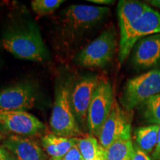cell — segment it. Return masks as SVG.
<instances>
[{"label": "cell", "mask_w": 160, "mask_h": 160, "mask_svg": "<svg viewBox=\"0 0 160 160\" xmlns=\"http://www.w3.org/2000/svg\"><path fill=\"white\" fill-rule=\"evenodd\" d=\"M90 2H93L99 5H113L116 2L112 1V0H88Z\"/></svg>", "instance_id": "d4e9b609"}, {"label": "cell", "mask_w": 160, "mask_h": 160, "mask_svg": "<svg viewBox=\"0 0 160 160\" xmlns=\"http://www.w3.org/2000/svg\"><path fill=\"white\" fill-rule=\"evenodd\" d=\"M73 84L72 80H61L57 85L50 127L53 134L59 137L77 138L82 132L73 114L71 93Z\"/></svg>", "instance_id": "7a4b0ae2"}, {"label": "cell", "mask_w": 160, "mask_h": 160, "mask_svg": "<svg viewBox=\"0 0 160 160\" xmlns=\"http://www.w3.org/2000/svg\"><path fill=\"white\" fill-rule=\"evenodd\" d=\"M62 160H82L81 153L78 149L77 146V142L76 145L73 146V148L68 152L67 154L63 157Z\"/></svg>", "instance_id": "44dd1931"}, {"label": "cell", "mask_w": 160, "mask_h": 160, "mask_svg": "<svg viewBox=\"0 0 160 160\" xmlns=\"http://www.w3.org/2000/svg\"><path fill=\"white\" fill-rule=\"evenodd\" d=\"M2 45L20 59L43 62L50 58L39 28L31 22L9 28L3 33Z\"/></svg>", "instance_id": "6da1fadb"}, {"label": "cell", "mask_w": 160, "mask_h": 160, "mask_svg": "<svg viewBox=\"0 0 160 160\" xmlns=\"http://www.w3.org/2000/svg\"><path fill=\"white\" fill-rule=\"evenodd\" d=\"M134 145V153L132 160H151V158L148 154L139 149L136 145Z\"/></svg>", "instance_id": "7402d4cb"}, {"label": "cell", "mask_w": 160, "mask_h": 160, "mask_svg": "<svg viewBox=\"0 0 160 160\" xmlns=\"http://www.w3.org/2000/svg\"><path fill=\"white\" fill-rule=\"evenodd\" d=\"M159 125H147L138 127L134 131L136 145L147 154L154 151L157 142Z\"/></svg>", "instance_id": "2e32d148"}, {"label": "cell", "mask_w": 160, "mask_h": 160, "mask_svg": "<svg viewBox=\"0 0 160 160\" xmlns=\"http://www.w3.org/2000/svg\"><path fill=\"white\" fill-rule=\"evenodd\" d=\"M1 140H2V136H1V134H0V148H1V147H2V145H1Z\"/></svg>", "instance_id": "4316f807"}, {"label": "cell", "mask_w": 160, "mask_h": 160, "mask_svg": "<svg viewBox=\"0 0 160 160\" xmlns=\"http://www.w3.org/2000/svg\"><path fill=\"white\" fill-rule=\"evenodd\" d=\"M77 146L82 160H103L105 149L93 136L77 138Z\"/></svg>", "instance_id": "e0dca14e"}, {"label": "cell", "mask_w": 160, "mask_h": 160, "mask_svg": "<svg viewBox=\"0 0 160 160\" xmlns=\"http://www.w3.org/2000/svg\"><path fill=\"white\" fill-rule=\"evenodd\" d=\"M104 149L120 140L131 139V116L116 101L97 136Z\"/></svg>", "instance_id": "52a82bcc"}, {"label": "cell", "mask_w": 160, "mask_h": 160, "mask_svg": "<svg viewBox=\"0 0 160 160\" xmlns=\"http://www.w3.org/2000/svg\"><path fill=\"white\" fill-rule=\"evenodd\" d=\"M149 8L145 3L139 1H119L117 11L120 33L125 32L128 28L137 21Z\"/></svg>", "instance_id": "5bb4252c"}, {"label": "cell", "mask_w": 160, "mask_h": 160, "mask_svg": "<svg viewBox=\"0 0 160 160\" xmlns=\"http://www.w3.org/2000/svg\"><path fill=\"white\" fill-rule=\"evenodd\" d=\"M148 2L151 4V5H153V7L160 10V0H151V1H148Z\"/></svg>", "instance_id": "484cf974"}, {"label": "cell", "mask_w": 160, "mask_h": 160, "mask_svg": "<svg viewBox=\"0 0 160 160\" xmlns=\"http://www.w3.org/2000/svg\"><path fill=\"white\" fill-rule=\"evenodd\" d=\"M65 1L62 0H33L31 1V8L39 16L51 14L59 8Z\"/></svg>", "instance_id": "ffe728a7"}, {"label": "cell", "mask_w": 160, "mask_h": 160, "mask_svg": "<svg viewBox=\"0 0 160 160\" xmlns=\"http://www.w3.org/2000/svg\"><path fill=\"white\" fill-rule=\"evenodd\" d=\"M151 160H160V125L158 130L157 145H156L154 151L152 153Z\"/></svg>", "instance_id": "603a6c76"}, {"label": "cell", "mask_w": 160, "mask_h": 160, "mask_svg": "<svg viewBox=\"0 0 160 160\" xmlns=\"http://www.w3.org/2000/svg\"><path fill=\"white\" fill-rule=\"evenodd\" d=\"M131 52V62L135 68L157 69L160 67V33L140 39Z\"/></svg>", "instance_id": "7c38bea8"}, {"label": "cell", "mask_w": 160, "mask_h": 160, "mask_svg": "<svg viewBox=\"0 0 160 160\" xmlns=\"http://www.w3.org/2000/svg\"><path fill=\"white\" fill-rule=\"evenodd\" d=\"M76 142L77 138L59 137L53 133L45 134L41 139L42 146L51 160L62 159Z\"/></svg>", "instance_id": "9a60e30c"}, {"label": "cell", "mask_w": 160, "mask_h": 160, "mask_svg": "<svg viewBox=\"0 0 160 160\" xmlns=\"http://www.w3.org/2000/svg\"><path fill=\"white\" fill-rule=\"evenodd\" d=\"M134 145L131 139L116 142L104 150L103 160H132Z\"/></svg>", "instance_id": "ac0fdd59"}, {"label": "cell", "mask_w": 160, "mask_h": 160, "mask_svg": "<svg viewBox=\"0 0 160 160\" xmlns=\"http://www.w3.org/2000/svg\"><path fill=\"white\" fill-rule=\"evenodd\" d=\"M0 160H18L9 151L5 148H0Z\"/></svg>", "instance_id": "cb8c5ba5"}, {"label": "cell", "mask_w": 160, "mask_h": 160, "mask_svg": "<svg viewBox=\"0 0 160 160\" xmlns=\"http://www.w3.org/2000/svg\"><path fill=\"white\" fill-rule=\"evenodd\" d=\"M99 80L96 76H85L78 80L72 87L71 107L79 126L88 128L89 106Z\"/></svg>", "instance_id": "8fae6325"}, {"label": "cell", "mask_w": 160, "mask_h": 160, "mask_svg": "<svg viewBox=\"0 0 160 160\" xmlns=\"http://www.w3.org/2000/svg\"><path fill=\"white\" fill-rule=\"evenodd\" d=\"M2 147L11 152L18 160H48L43 148L31 137L9 135L3 140Z\"/></svg>", "instance_id": "4fadbf2b"}, {"label": "cell", "mask_w": 160, "mask_h": 160, "mask_svg": "<svg viewBox=\"0 0 160 160\" xmlns=\"http://www.w3.org/2000/svg\"><path fill=\"white\" fill-rule=\"evenodd\" d=\"M160 93V69H153L129 79L121 97L123 107L128 111Z\"/></svg>", "instance_id": "3957f363"}, {"label": "cell", "mask_w": 160, "mask_h": 160, "mask_svg": "<svg viewBox=\"0 0 160 160\" xmlns=\"http://www.w3.org/2000/svg\"><path fill=\"white\" fill-rule=\"evenodd\" d=\"M116 100L111 83L99 80L90 104L88 113V129L91 136L97 137L102 126L108 117Z\"/></svg>", "instance_id": "8992f818"}, {"label": "cell", "mask_w": 160, "mask_h": 160, "mask_svg": "<svg viewBox=\"0 0 160 160\" xmlns=\"http://www.w3.org/2000/svg\"><path fill=\"white\" fill-rule=\"evenodd\" d=\"M38 99L37 87L24 82L0 90V111H25L31 109Z\"/></svg>", "instance_id": "9c48e42d"}, {"label": "cell", "mask_w": 160, "mask_h": 160, "mask_svg": "<svg viewBox=\"0 0 160 160\" xmlns=\"http://www.w3.org/2000/svg\"><path fill=\"white\" fill-rule=\"evenodd\" d=\"M160 33V13L151 7L137 21L120 33L119 59L123 63L140 39Z\"/></svg>", "instance_id": "277c9868"}, {"label": "cell", "mask_w": 160, "mask_h": 160, "mask_svg": "<svg viewBox=\"0 0 160 160\" xmlns=\"http://www.w3.org/2000/svg\"><path fill=\"white\" fill-rule=\"evenodd\" d=\"M117 44L115 30L109 28L80 52L77 57V62L84 67H105L114 57Z\"/></svg>", "instance_id": "5b68a950"}, {"label": "cell", "mask_w": 160, "mask_h": 160, "mask_svg": "<svg viewBox=\"0 0 160 160\" xmlns=\"http://www.w3.org/2000/svg\"><path fill=\"white\" fill-rule=\"evenodd\" d=\"M46 128L40 120L27 111H0V132L32 137Z\"/></svg>", "instance_id": "ba28073f"}, {"label": "cell", "mask_w": 160, "mask_h": 160, "mask_svg": "<svg viewBox=\"0 0 160 160\" xmlns=\"http://www.w3.org/2000/svg\"><path fill=\"white\" fill-rule=\"evenodd\" d=\"M138 108L146 124L160 125V93L146 100Z\"/></svg>", "instance_id": "d6986e66"}, {"label": "cell", "mask_w": 160, "mask_h": 160, "mask_svg": "<svg viewBox=\"0 0 160 160\" xmlns=\"http://www.w3.org/2000/svg\"><path fill=\"white\" fill-rule=\"evenodd\" d=\"M106 7L86 5H72L62 13L64 24L73 31H83L93 27L109 14Z\"/></svg>", "instance_id": "30bf717a"}]
</instances>
